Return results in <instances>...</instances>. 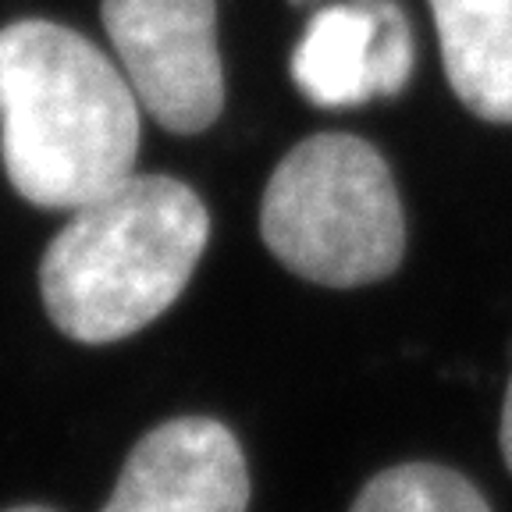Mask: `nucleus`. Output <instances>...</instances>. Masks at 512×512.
I'll return each mask as SVG.
<instances>
[{"label":"nucleus","mask_w":512,"mask_h":512,"mask_svg":"<svg viewBox=\"0 0 512 512\" xmlns=\"http://www.w3.org/2000/svg\"><path fill=\"white\" fill-rule=\"evenodd\" d=\"M139 111L125 72L75 29H0V157L32 207L79 210L136 175Z\"/></svg>","instance_id":"obj_1"},{"label":"nucleus","mask_w":512,"mask_h":512,"mask_svg":"<svg viewBox=\"0 0 512 512\" xmlns=\"http://www.w3.org/2000/svg\"><path fill=\"white\" fill-rule=\"evenodd\" d=\"M207 235V207L185 182L125 178L50 239L40 264L50 324L86 345L136 335L182 296Z\"/></svg>","instance_id":"obj_2"},{"label":"nucleus","mask_w":512,"mask_h":512,"mask_svg":"<svg viewBox=\"0 0 512 512\" xmlns=\"http://www.w3.org/2000/svg\"><path fill=\"white\" fill-rule=\"evenodd\" d=\"M260 235L281 267L328 288H360L399 271L406 217L377 146L320 132L274 168Z\"/></svg>","instance_id":"obj_3"},{"label":"nucleus","mask_w":512,"mask_h":512,"mask_svg":"<svg viewBox=\"0 0 512 512\" xmlns=\"http://www.w3.org/2000/svg\"><path fill=\"white\" fill-rule=\"evenodd\" d=\"M100 15L139 107L160 128L196 136L221 118L217 0H104Z\"/></svg>","instance_id":"obj_4"},{"label":"nucleus","mask_w":512,"mask_h":512,"mask_svg":"<svg viewBox=\"0 0 512 512\" xmlns=\"http://www.w3.org/2000/svg\"><path fill=\"white\" fill-rule=\"evenodd\" d=\"M413 61V32L395 0H345L310 18L292 50V79L317 107H360L399 96Z\"/></svg>","instance_id":"obj_5"},{"label":"nucleus","mask_w":512,"mask_h":512,"mask_svg":"<svg viewBox=\"0 0 512 512\" xmlns=\"http://www.w3.org/2000/svg\"><path fill=\"white\" fill-rule=\"evenodd\" d=\"M246 505L239 438L207 416H178L128 452L104 512H246Z\"/></svg>","instance_id":"obj_6"},{"label":"nucleus","mask_w":512,"mask_h":512,"mask_svg":"<svg viewBox=\"0 0 512 512\" xmlns=\"http://www.w3.org/2000/svg\"><path fill=\"white\" fill-rule=\"evenodd\" d=\"M452 93L477 118L512 125V0H427Z\"/></svg>","instance_id":"obj_7"},{"label":"nucleus","mask_w":512,"mask_h":512,"mask_svg":"<svg viewBox=\"0 0 512 512\" xmlns=\"http://www.w3.org/2000/svg\"><path fill=\"white\" fill-rule=\"evenodd\" d=\"M349 512H491L484 495L456 470L406 463L377 473Z\"/></svg>","instance_id":"obj_8"},{"label":"nucleus","mask_w":512,"mask_h":512,"mask_svg":"<svg viewBox=\"0 0 512 512\" xmlns=\"http://www.w3.org/2000/svg\"><path fill=\"white\" fill-rule=\"evenodd\" d=\"M502 456L512 473V381H509V395H505V409H502Z\"/></svg>","instance_id":"obj_9"},{"label":"nucleus","mask_w":512,"mask_h":512,"mask_svg":"<svg viewBox=\"0 0 512 512\" xmlns=\"http://www.w3.org/2000/svg\"><path fill=\"white\" fill-rule=\"evenodd\" d=\"M8 512H54V509H43V505H18V509H8Z\"/></svg>","instance_id":"obj_10"},{"label":"nucleus","mask_w":512,"mask_h":512,"mask_svg":"<svg viewBox=\"0 0 512 512\" xmlns=\"http://www.w3.org/2000/svg\"><path fill=\"white\" fill-rule=\"evenodd\" d=\"M296 4H303V0H296Z\"/></svg>","instance_id":"obj_11"}]
</instances>
